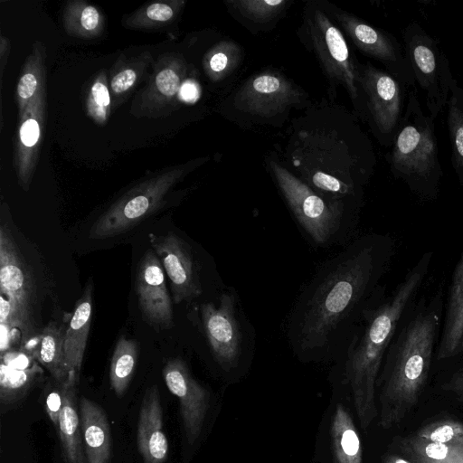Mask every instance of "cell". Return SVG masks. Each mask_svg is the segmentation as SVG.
I'll use <instances>...</instances> for the list:
<instances>
[{
	"instance_id": "1",
	"label": "cell",
	"mask_w": 463,
	"mask_h": 463,
	"mask_svg": "<svg viewBox=\"0 0 463 463\" xmlns=\"http://www.w3.org/2000/svg\"><path fill=\"white\" fill-rule=\"evenodd\" d=\"M394 252L390 234L369 232L319 266L287 320V339L300 361L342 358L368 312L386 295L383 280Z\"/></svg>"
},
{
	"instance_id": "2",
	"label": "cell",
	"mask_w": 463,
	"mask_h": 463,
	"mask_svg": "<svg viewBox=\"0 0 463 463\" xmlns=\"http://www.w3.org/2000/svg\"><path fill=\"white\" fill-rule=\"evenodd\" d=\"M445 299L442 289L418 298L402 318L376 381L379 424H400L426 387L439 340Z\"/></svg>"
},
{
	"instance_id": "3",
	"label": "cell",
	"mask_w": 463,
	"mask_h": 463,
	"mask_svg": "<svg viewBox=\"0 0 463 463\" xmlns=\"http://www.w3.org/2000/svg\"><path fill=\"white\" fill-rule=\"evenodd\" d=\"M432 260L426 251L391 294L366 315L358 334L339 359L342 375L350 387L360 426L366 430L378 415L376 381L386 351L409 307L416 301Z\"/></svg>"
},
{
	"instance_id": "4",
	"label": "cell",
	"mask_w": 463,
	"mask_h": 463,
	"mask_svg": "<svg viewBox=\"0 0 463 463\" xmlns=\"http://www.w3.org/2000/svg\"><path fill=\"white\" fill-rule=\"evenodd\" d=\"M438 152L435 119L424 113L413 87L387 160L393 176L420 200L438 197L443 176Z\"/></svg>"
},
{
	"instance_id": "5",
	"label": "cell",
	"mask_w": 463,
	"mask_h": 463,
	"mask_svg": "<svg viewBox=\"0 0 463 463\" xmlns=\"http://www.w3.org/2000/svg\"><path fill=\"white\" fill-rule=\"evenodd\" d=\"M270 168L297 222L315 246L351 241L362 204L325 195L275 162Z\"/></svg>"
},
{
	"instance_id": "6",
	"label": "cell",
	"mask_w": 463,
	"mask_h": 463,
	"mask_svg": "<svg viewBox=\"0 0 463 463\" xmlns=\"http://www.w3.org/2000/svg\"><path fill=\"white\" fill-rule=\"evenodd\" d=\"M199 313L211 354L223 372H235L249 361L255 346V332L235 288H225L216 301L202 303Z\"/></svg>"
},
{
	"instance_id": "7",
	"label": "cell",
	"mask_w": 463,
	"mask_h": 463,
	"mask_svg": "<svg viewBox=\"0 0 463 463\" xmlns=\"http://www.w3.org/2000/svg\"><path fill=\"white\" fill-rule=\"evenodd\" d=\"M402 37L415 84L424 94L428 114L435 119L447 106L455 79L449 58L439 41L417 22L402 29Z\"/></svg>"
},
{
	"instance_id": "8",
	"label": "cell",
	"mask_w": 463,
	"mask_h": 463,
	"mask_svg": "<svg viewBox=\"0 0 463 463\" xmlns=\"http://www.w3.org/2000/svg\"><path fill=\"white\" fill-rule=\"evenodd\" d=\"M0 293L11 306L10 315L0 325L17 329L26 344L34 334L32 303L33 280L10 231L0 227Z\"/></svg>"
},
{
	"instance_id": "9",
	"label": "cell",
	"mask_w": 463,
	"mask_h": 463,
	"mask_svg": "<svg viewBox=\"0 0 463 463\" xmlns=\"http://www.w3.org/2000/svg\"><path fill=\"white\" fill-rule=\"evenodd\" d=\"M358 81L376 137L383 146H392L404 113L407 87L371 63L359 68Z\"/></svg>"
},
{
	"instance_id": "10",
	"label": "cell",
	"mask_w": 463,
	"mask_h": 463,
	"mask_svg": "<svg viewBox=\"0 0 463 463\" xmlns=\"http://www.w3.org/2000/svg\"><path fill=\"white\" fill-rule=\"evenodd\" d=\"M180 173H167L131 190L97 219L90 230V238H111L136 226L159 207Z\"/></svg>"
},
{
	"instance_id": "11",
	"label": "cell",
	"mask_w": 463,
	"mask_h": 463,
	"mask_svg": "<svg viewBox=\"0 0 463 463\" xmlns=\"http://www.w3.org/2000/svg\"><path fill=\"white\" fill-rule=\"evenodd\" d=\"M307 30L312 45L325 71L331 79L343 84L350 98H359V69L350 54L340 30L319 9L307 18Z\"/></svg>"
},
{
	"instance_id": "12",
	"label": "cell",
	"mask_w": 463,
	"mask_h": 463,
	"mask_svg": "<svg viewBox=\"0 0 463 463\" xmlns=\"http://www.w3.org/2000/svg\"><path fill=\"white\" fill-rule=\"evenodd\" d=\"M148 240L169 279L174 303L199 298L203 287L191 245L174 232L165 235L149 232Z\"/></svg>"
},
{
	"instance_id": "13",
	"label": "cell",
	"mask_w": 463,
	"mask_h": 463,
	"mask_svg": "<svg viewBox=\"0 0 463 463\" xmlns=\"http://www.w3.org/2000/svg\"><path fill=\"white\" fill-rule=\"evenodd\" d=\"M335 15L362 52L381 61L385 66V71L407 88L415 87L403 46L392 34L373 27L349 14L340 12Z\"/></svg>"
},
{
	"instance_id": "14",
	"label": "cell",
	"mask_w": 463,
	"mask_h": 463,
	"mask_svg": "<svg viewBox=\"0 0 463 463\" xmlns=\"http://www.w3.org/2000/svg\"><path fill=\"white\" fill-rule=\"evenodd\" d=\"M165 383L180 403L184 434L193 445L200 437L210 408L209 391L196 381L181 358L167 361L163 369Z\"/></svg>"
},
{
	"instance_id": "15",
	"label": "cell",
	"mask_w": 463,
	"mask_h": 463,
	"mask_svg": "<svg viewBox=\"0 0 463 463\" xmlns=\"http://www.w3.org/2000/svg\"><path fill=\"white\" fill-rule=\"evenodd\" d=\"M136 293L143 319L147 324L156 329H166L173 326V306L165 271L154 250H147L140 260Z\"/></svg>"
},
{
	"instance_id": "16",
	"label": "cell",
	"mask_w": 463,
	"mask_h": 463,
	"mask_svg": "<svg viewBox=\"0 0 463 463\" xmlns=\"http://www.w3.org/2000/svg\"><path fill=\"white\" fill-rule=\"evenodd\" d=\"M299 94L282 75L262 72L251 77L238 90L235 106L244 112L270 118L298 102Z\"/></svg>"
},
{
	"instance_id": "17",
	"label": "cell",
	"mask_w": 463,
	"mask_h": 463,
	"mask_svg": "<svg viewBox=\"0 0 463 463\" xmlns=\"http://www.w3.org/2000/svg\"><path fill=\"white\" fill-rule=\"evenodd\" d=\"M137 442L144 463H165L168 441L163 430V411L156 385L149 387L142 399Z\"/></svg>"
},
{
	"instance_id": "18",
	"label": "cell",
	"mask_w": 463,
	"mask_h": 463,
	"mask_svg": "<svg viewBox=\"0 0 463 463\" xmlns=\"http://www.w3.org/2000/svg\"><path fill=\"white\" fill-rule=\"evenodd\" d=\"M463 336V249L452 273L435 361L457 357Z\"/></svg>"
},
{
	"instance_id": "19",
	"label": "cell",
	"mask_w": 463,
	"mask_h": 463,
	"mask_svg": "<svg viewBox=\"0 0 463 463\" xmlns=\"http://www.w3.org/2000/svg\"><path fill=\"white\" fill-rule=\"evenodd\" d=\"M93 287L89 283L78 299L73 313L64 328L63 354L70 373L78 378L81 369L92 319Z\"/></svg>"
},
{
	"instance_id": "20",
	"label": "cell",
	"mask_w": 463,
	"mask_h": 463,
	"mask_svg": "<svg viewBox=\"0 0 463 463\" xmlns=\"http://www.w3.org/2000/svg\"><path fill=\"white\" fill-rule=\"evenodd\" d=\"M80 420L87 463H109L110 427L104 410L91 400L82 397Z\"/></svg>"
},
{
	"instance_id": "21",
	"label": "cell",
	"mask_w": 463,
	"mask_h": 463,
	"mask_svg": "<svg viewBox=\"0 0 463 463\" xmlns=\"http://www.w3.org/2000/svg\"><path fill=\"white\" fill-rule=\"evenodd\" d=\"M77 383L76 379H71L64 383V401L57 429L67 462L87 463L76 406Z\"/></svg>"
},
{
	"instance_id": "22",
	"label": "cell",
	"mask_w": 463,
	"mask_h": 463,
	"mask_svg": "<svg viewBox=\"0 0 463 463\" xmlns=\"http://www.w3.org/2000/svg\"><path fill=\"white\" fill-rule=\"evenodd\" d=\"M64 328L55 321H50L38 336V342L32 350V354L60 383H65L71 379L79 378L70 373L63 354Z\"/></svg>"
},
{
	"instance_id": "23",
	"label": "cell",
	"mask_w": 463,
	"mask_h": 463,
	"mask_svg": "<svg viewBox=\"0 0 463 463\" xmlns=\"http://www.w3.org/2000/svg\"><path fill=\"white\" fill-rule=\"evenodd\" d=\"M331 448L335 463H363L361 440L348 411L338 404L332 417Z\"/></svg>"
},
{
	"instance_id": "24",
	"label": "cell",
	"mask_w": 463,
	"mask_h": 463,
	"mask_svg": "<svg viewBox=\"0 0 463 463\" xmlns=\"http://www.w3.org/2000/svg\"><path fill=\"white\" fill-rule=\"evenodd\" d=\"M447 126L451 147V164L463 188V87L456 79L450 85L447 103Z\"/></svg>"
},
{
	"instance_id": "25",
	"label": "cell",
	"mask_w": 463,
	"mask_h": 463,
	"mask_svg": "<svg viewBox=\"0 0 463 463\" xmlns=\"http://www.w3.org/2000/svg\"><path fill=\"white\" fill-rule=\"evenodd\" d=\"M138 343L121 335L113 351L109 383L114 392L122 396L132 379L138 360Z\"/></svg>"
},
{
	"instance_id": "26",
	"label": "cell",
	"mask_w": 463,
	"mask_h": 463,
	"mask_svg": "<svg viewBox=\"0 0 463 463\" xmlns=\"http://www.w3.org/2000/svg\"><path fill=\"white\" fill-rule=\"evenodd\" d=\"M402 450L415 463H449L463 459V446L433 442L410 436L402 442Z\"/></svg>"
},
{
	"instance_id": "27",
	"label": "cell",
	"mask_w": 463,
	"mask_h": 463,
	"mask_svg": "<svg viewBox=\"0 0 463 463\" xmlns=\"http://www.w3.org/2000/svg\"><path fill=\"white\" fill-rule=\"evenodd\" d=\"M43 373L34 364L26 369H16L4 363L0 366V402L3 406L11 405L20 400L32 387L38 374Z\"/></svg>"
},
{
	"instance_id": "28",
	"label": "cell",
	"mask_w": 463,
	"mask_h": 463,
	"mask_svg": "<svg viewBox=\"0 0 463 463\" xmlns=\"http://www.w3.org/2000/svg\"><path fill=\"white\" fill-rule=\"evenodd\" d=\"M240 59L241 50L235 43H220L206 57L207 73L213 80H220L235 69Z\"/></svg>"
},
{
	"instance_id": "29",
	"label": "cell",
	"mask_w": 463,
	"mask_h": 463,
	"mask_svg": "<svg viewBox=\"0 0 463 463\" xmlns=\"http://www.w3.org/2000/svg\"><path fill=\"white\" fill-rule=\"evenodd\" d=\"M412 436L433 442L461 445L463 423L453 419H442L423 426Z\"/></svg>"
},
{
	"instance_id": "30",
	"label": "cell",
	"mask_w": 463,
	"mask_h": 463,
	"mask_svg": "<svg viewBox=\"0 0 463 463\" xmlns=\"http://www.w3.org/2000/svg\"><path fill=\"white\" fill-rule=\"evenodd\" d=\"M285 0H236L228 4L244 17L254 22H268L281 13L288 5Z\"/></svg>"
},
{
	"instance_id": "31",
	"label": "cell",
	"mask_w": 463,
	"mask_h": 463,
	"mask_svg": "<svg viewBox=\"0 0 463 463\" xmlns=\"http://www.w3.org/2000/svg\"><path fill=\"white\" fill-rule=\"evenodd\" d=\"M110 97L107 86L98 80L91 87L89 99V109L99 121H104L109 108Z\"/></svg>"
},
{
	"instance_id": "32",
	"label": "cell",
	"mask_w": 463,
	"mask_h": 463,
	"mask_svg": "<svg viewBox=\"0 0 463 463\" xmlns=\"http://www.w3.org/2000/svg\"><path fill=\"white\" fill-rule=\"evenodd\" d=\"M64 401V383H58V387L52 389L46 396L45 409L52 422L58 427L59 417Z\"/></svg>"
},
{
	"instance_id": "33",
	"label": "cell",
	"mask_w": 463,
	"mask_h": 463,
	"mask_svg": "<svg viewBox=\"0 0 463 463\" xmlns=\"http://www.w3.org/2000/svg\"><path fill=\"white\" fill-rule=\"evenodd\" d=\"M156 85L161 94L173 97L179 90L180 78L174 70L164 69L157 73Z\"/></svg>"
},
{
	"instance_id": "34",
	"label": "cell",
	"mask_w": 463,
	"mask_h": 463,
	"mask_svg": "<svg viewBox=\"0 0 463 463\" xmlns=\"http://www.w3.org/2000/svg\"><path fill=\"white\" fill-rule=\"evenodd\" d=\"M20 141L26 148L33 147L39 141L41 135L40 124L37 118L28 116L20 127Z\"/></svg>"
},
{
	"instance_id": "35",
	"label": "cell",
	"mask_w": 463,
	"mask_h": 463,
	"mask_svg": "<svg viewBox=\"0 0 463 463\" xmlns=\"http://www.w3.org/2000/svg\"><path fill=\"white\" fill-rule=\"evenodd\" d=\"M38 78L32 71L25 72L20 79L17 85V95L21 103L28 100L36 91Z\"/></svg>"
},
{
	"instance_id": "36",
	"label": "cell",
	"mask_w": 463,
	"mask_h": 463,
	"mask_svg": "<svg viewBox=\"0 0 463 463\" xmlns=\"http://www.w3.org/2000/svg\"><path fill=\"white\" fill-rule=\"evenodd\" d=\"M441 389L463 401V365L449 374L441 384Z\"/></svg>"
},
{
	"instance_id": "37",
	"label": "cell",
	"mask_w": 463,
	"mask_h": 463,
	"mask_svg": "<svg viewBox=\"0 0 463 463\" xmlns=\"http://www.w3.org/2000/svg\"><path fill=\"white\" fill-rule=\"evenodd\" d=\"M137 80V73L131 69H126L116 74L111 80V89L116 94L130 89Z\"/></svg>"
},
{
	"instance_id": "38",
	"label": "cell",
	"mask_w": 463,
	"mask_h": 463,
	"mask_svg": "<svg viewBox=\"0 0 463 463\" xmlns=\"http://www.w3.org/2000/svg\"><path fill=\"white\" fill-rule=\"evenodd\" d=\"M100 24V14L96 7L86 5L80 14V24L86 32H94Z\"/></svg>"
},
{
	"instance_id": "39",
	"label": "cell",
	"mask_w": 463,
	"mask_h": 463,
	"mask_svg": "<svg viewBox=\"0 0 463 463\" xmlns=\"http://www.w3.org/2000/svg\"><path fill=\"white\" fill-rule=\"evenodd\" d=\"M146 14L152 21L166 22L174 16V10L166 4L156 3L146 8Z\"/></svg>"
},
{
	"instance_id": "40",
	"label": "cell",
	"mask_w": 463,
	"mask_h": 463,
	"mask_svg": "<svg viewBox=\"0 0 463 463\" xmlns=\"http://www.w3.org/2000/svg\"><path fill=\"white\" fill-rule=\"evenodd\" d=\"M181 96L185 100H194L198 97V90L195 84L186 81L181 88Z\"/></svg>"
},
{
	"instance_id": "41",
	"label": "cell",
	"mask_w": 463,
	"mask_h": 463,
	"mask_svg": "<svg viewBox=\"0 0 463 463\" xmlns=\"http://www.w3.org/2000/svg\"><path fill=\"white\" fill-rule=\"evenodd\" d=\"M383 463H415L413 461L407 460L400 456L390 454L384 457Z\"/></svg>"
},
{
	"instance_id": "42",
	"label": "cell",
	"mask_w": 463,
	"mask_h": 463,
	"mask_svg": "<svg viewBox=\"0 0 463 463\" xmlns=\"http://www.w3.org/2000/svg\"><path fill=\"white\" fill-rule=\"evenodd\" d=\"M461 356H463V336H462L456 358L461 357Z\"/></svg>"
},
{
	"instance_id": "43",
	"label": "cell",
	"mask_w": 463,
	"mask_h": 463,
	"mask_svg": "<svg viewBox=\"0 0 463 463\" xmlns=\"http://www.w3.org/2000/svg\"><path fill=\"white\" fill-rule=\"evenodd\" d=\"M449 463H463V459L452 461V462H449Z\"/></svg>"
},
{
	"instance_id": "44",
	"label": "cell",
	"mask_w": 463,
	"mask_h": 463,
	"mask_svg": "<svg viewBox=\"0 0 463 463\" xmlns=\"http://www.w3.org/2000/svg\"><path fill=\"white\" fill-rule=\"evenodd\" d=\"M462 446H463V444H462Z\"/></svg>"
}]
</instances>
